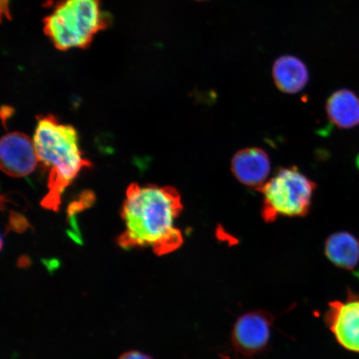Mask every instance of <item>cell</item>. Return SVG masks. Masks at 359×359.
<instances>
[{
  "instance_id": "obj_1",
  "label": "cell",
  "mask_w": 359,
  "mask_h": 359,
  "mask_svg": "<svg viewBox=\"0 0 359 359\" xmlns=\"http://www.w3.org/2000/svg\"><path fill=\"white\" fill-rule=\"evenodd\" d=\"M182 209L176 188L131 184L121 210L126 230L118 244L125 250L149 247L160 257L173 252L184 242L176 224Z\"/></svg>"
},
{
  "instance_id": "obj_2",
  "label": "cell",
  "mask_w": 359,
  "mask_h": 359,
  "mask_svg": "<svg viewBox=\"0 0 359 359\" xmlns=\"http://www.w3.org/2000/svg\"><path fill=\"white\" fill-rule=\"evenodd\" d=\"M34 143L39 163L48 172V193L41 205L57 212L62 193L81 170L92 167V163L83 156L77 130L61 123L55 116H38Z\"/></svg>"
},
{
  "instance_id": "obj_3",
  "label": "cell",
  "mask_w": 359,
  "mask_h": 359,
  "mask_svg": "<svg viewBox=\"0 0 359 359\" xmlns=\"http://www.w3.org/2000/svg\"><path fill=\"white\" fill-rule=\"evenodd\" d=\"M110 22L101 0H60L43 20L44 32L60 50L86 48Z\"/></svg>"
},
{
  "instance_id": "obj_4",
  "label": "cell",
  "mask_w": 359,
  "mask_h": 359,
  "mask_svg": "<svg viewBox=\"0 0 359 359\" xmlns=\"http://www.w3.org/2000/svg\"><path fill=\"white\" fill-rule=\"evenodd\" d=\"M316 189V183L297 168L280 169L260 188L263 219L272 222L279 217H305L311 209Z\"/></svg>"
},
{
  "instance_id": "obj_5",
  "label": "cell",
  "mask_w": 359,
  "mask_h": 359,
  "mask_svg": "<svg viewBox=\"0 0 359 359\" xmlns=\"http://www.w3.org/2000/svg\"><path fill=\"white\" fill-rule=\"evenodd\" d=\"M273 317L267 312L247 313L233 329L232 344L240 356L250 358L266 347L271 337Z\"/></svg>"
},
{
  "instance_id": "obj_6",
  "label": "cell",
  "mask_w": 359,
  "mask_h": 359,
  "mask_svg": "<svg viewBox=\"0 0 359 359\" xmlns=\"http://www.w3.org/2000/svg\"><path fill=\"white\" fill-rule=\"evenodd\" d=\"M38 163L34 143L26 134L13 132L0 138V170L8 176H28Z\"/></svg>"
},
{
  "instance_id": "obj_7",
  "label": "cell",
  "mask_w": 359,
  "mask_h": 359,
  "mask_svg": "<svg viewBox=\"0 0 359 359\" xmlns=\"http://www.w3.org/2000/svg\"><path fill=\"white\" fill-rule=\"evenodd\" d=\"M325 320L341 346L359 353V299L330 302Z\"/></svg>"
},
{
  "instance_id": "obj_8",
  "label": "cell",
  "mask_w": 359,
  "mask_h": 359,
  "mask_svg": "<svg viewBox=\"0 0 359 359\" xmlns=\"http://www.w3.org/2000/svg\"><path fill=\"white\" fill-rule=\"evenodd\" d=\"M233 175L241 183L260 190L271 174V160L266 151L257 147L245 148L233 157Z\"/></svg>"
},
{
  "instance_id": "obj_9",
  "label": "cell",
  "mask_w": 359,
  "mask_h": 359,
  "mask_svg": "<svg viewBox=\"0 0 359 359\" xmlns=\"http://www.w3.org/2000/svg\"><path fill=\"white\" fill-rule=\"evenodd\" d=\"M273 82L282 93H297L309 82V71L304 62L291 55L282 56L275 62L272 71Z\"/></svg>"
},
{
  "instance_id": "obj_10",
  "label": "cell",
  "mask_w": 359,
  "mask_h": 359,
  "mask_svg": "<svg viewBox=\"0 0 359 359\" xmlns=\"http://www.w3.org/2000/svg\"><path fill=\"white\" fill-rule=\"evenodd\" d=\"M326 111L337 127L348 129L359 124V97L351 90L340 89L332 94Z\"/></svg>"
},
{
  "instance_id": "obj_11",
  "label": "cell",
  "mask_w": 359,
  "mask_h": 359,
  "mask_svg": "<svg viewBox=\"0 0 359 359\" xmlns=\"http://www.w3.org/2000/svg\"><path fill=\"white\" fill-rule=\"evenodd\" d=\"M326 257L335 266L352 271L359 262V241L348 232H338L327 237Z\"/></svg>"
},
{
  "instance_id": "obj_12",
  "label": "cell",
  "mask_w": 359,
  "mask_h": 359,
  "mask_svg": "<svg viewBox=\"0 0 359 359\" xmlns=\"http://www.w3.org/2000/svg\"><path fill=\"white\" fill-rule=\"evenodd\" d=\"M119 359H152L151 357L147 355V354L132 351L123 354Z\"/></svg>"
},
{
  "instance_id": "obj_13",
  "label": "cell",
  "mask_w": 359,
  "mask_h": 359,
  "mask_svg": "<svg viewBox=\"0 0 359 359\" xmlns=\"http://www.w3.org/2000/svg\"><path fill=\"white\" fill-rule=\"evenodd\" d=\"M8 0H0V21L2 20L4 17L10 15L8 11Z\"/></svg>"
},
{
  "instance_id": "obj_14",
  "label": "cell",
  "mask_w": 359,
  "mask_h": 359,
  "mask_svg": "<svg viewBox=\"0 0 359 359\" xmlns=\"http://www.w3.org/2000/svg\"><path fill=\"white\" fill-rule=\"evenodd\" d=\"M6 202V197L0 195V210H3L4 208V203Z\"/></svg>"
},
{
  "instance_id": "obj_15",
  "label": "cell",
  "mask_w": 359,
  "mask_h": 359,
  "mask_svg": "<svg viewBox=\"0 0 359 359\" xmlns=\"http://www.w3.org/2000/svg\"><path fill=\"white\" fill-rule=\"evenodd\" d=\"M2 247H3V240H2L1 235H0V251H1Z\"/></svg>"
},
{
  "instance_id": "obj_16",
  "label": "cell",
  "mask_w": 359,
  "mask_h": 359,
  "mask_svg": "<svg viewBox=\"0 0 359 359\" xmlns=\"http://www.w3.org/2000/svg\"><path fill=\"white\" fill-rule=\"evenodd\" d=\"M198 1H201V0H198Z\"/></svg>"
}]
</instances>
